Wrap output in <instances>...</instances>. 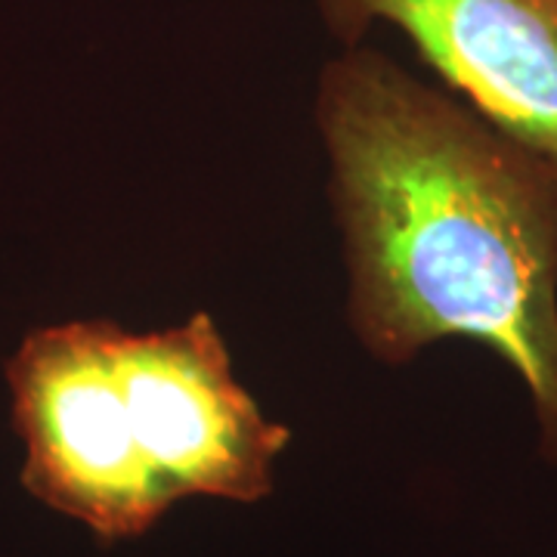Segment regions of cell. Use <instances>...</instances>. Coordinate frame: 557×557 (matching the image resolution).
Listing matches in <instances>:
<instances>
[{
    "instance_id": "2",
    "label": "cell",
    "mask_w": 557,
    "mask_h": 557,
    "mask_svg": "<svg viewBox=\"0 0 557 557\" xmlns=\"http://www.w3.org/2000/svg\"><path fill=\"white\" fill-rule=\"evenodd\" d=\"M119 332L109 319L47 325L7 359L22 486L100 542L143 536L174 505L137 443Z\"/></svg>"
},
{
    "instance_id": "4",
    "label": "cell",
    "mask_w": 557,
    "mask_h": 557,
    "mask_svg": "<svg viewBox=\"0 0 557 557\" xmlns=\"http://www.w3.org/2000/svg\"><path fill=\"white\" fill-rule=\"evenodd\" d=\"M325 28L357 47L379 22L480 119L557 159V0H317Z\"/></svg>"
},
{
    "instance_id": "3",
    "label": "cell",
    "mask_w": 557,
    "mask_h": 557,
    "mask_svg": "<svg viewBox=\"0 0 557 557\" xmlns=\"http://www.w3.org/2000/svg\"><path fill=\"white\" fill-rule=\"evenodd\" d=\"M119 375L137 443L174 502H260L292 431L233 375L218 322L196 313L161 332H119Z\"/></svg>"
},
{
    "instance_id": "1",
    "label": "cell",
    "mask_w": 557,
    "mask_h": 557,
    "mask_svg": "<svg viewBox=\"0 0 557 557\" xmlns=\"http://www.w3.org/2000/svg\"><path fill=\"white\" fill-rule=\"evenodd\" d=\"M313 112L359 344L387 366L490 347L557 461V159L359 44L322 69Z\"/></svg>"
}]
</instances>
